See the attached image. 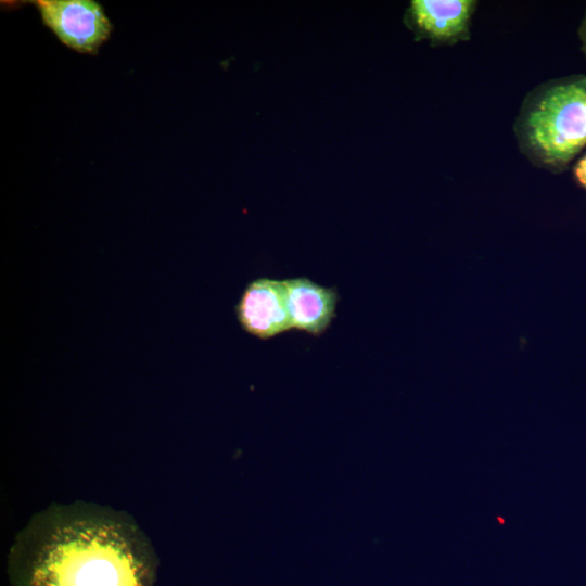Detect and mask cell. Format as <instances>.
<instances>
[{
	"mask_svg": "<svg viewBox=\"0 0 586 586\" xmlns=\"http://www.w3.org/2000/svg\"><path fill=\"white\" fill-rule=\"evenodd\" d=\"M474 0H413L407 22L421 38L434 46H454L470 39Z\"/></svg>",
	"mask_w": 586,
	"mask_h": 586,
	"instance_id": "obj_5",
	"label": "cell"
},
{
	"mask_svg": "<svg viewBox=\"0 0 586 586\" xmlns=\"http://www.w3.org/2000/svg\"><path fill=\"white\" fill-rule=\"evenodd\" d=\"M292 330L322 335L336 317L337 289L324 286L307 277L283 279Z\"/></svg>",
	"mask_w": 586,
	"mask_h": 586,
	"instance_id": "obj_6",
	"label": "cell"
},
{
	"mask_svg": "<svg viewBox=\"0 0 586 586\" xmlns=\"http://www.w3.org/2000/svg\"><path fill=\"white\" fill-rule=\"evenodd\" d=\"M513 131L520 152L535 167L564 171L586 146V75L553 78L533 88Z\"/></svg>",
	"mask_w": 586,
	"mask_h": 586,
	"instance_id": "obj_2",
	"label": "cell"
},
{
	"mask_svg": "<svg viewBox=\"0 0 586 586\" xmlns=\"http://www.w3.org/2000/svg\"><path fill=\"white\" fill-rule=\"evenodd\" d=\"M43 24L66 47L95 54L110 38L112 24L93 0H37L33 2Z\"/></svg>",
	"mask_w": 586,
	"mask_h": 586,
	"instance_id": "obj_3",
	"label": "cell"
},
{
	"mask_svg": "<svg viewBox=\"0 0 586 586\" xmlns=\"http://www.w3.org/2000/svg\"><path fill=\"white\" fill-rule=\"evenodd\" d=\"M577 35L581 42V50L586 58V10L581 20V23L577 29Z\"/></svg>",
	"mask_w": 586,
	"mask_h": 586,
	"instance_id": "obj_8",
	"label": "cell"
},
{
	"mask_svg": "<svg viewBox=\"0 0 586 586\" xmlns=\"http://www.w3.org/2000/svg\"><path fill=\"white\" fill-rule=\"evenodd\" d=\"M33 560L31 586H142V562L114 525H62Z\"/></svg>",
	"mask_w": 586,
	"mask_h": 586,
	"instance_id": "obj_1",
	"label": "cell"
},
{
	"mask_svg": "<svg viewBox=\"0 0 586 586\" xmlns=\"http://www.w3.org/2000/svg\"><path fill=\"white\" fill-rule=\"evenodd\" d=\"M574 176L577 182L586 189V154L576 163Z\"/></svg>",
	"mask_w": 586,
	"mask_h": 586,
	"instance_id": "obj_7",
	"label": "cell"
},
{
	"mask_svg": "<svg viewBox=\"0 0 586 586\" xmlns=\"http://www.w3.org/2000/svg\"><path fill=\"white\" fill-rule=\"evenodd\" d=\"M241 328L259 340L292 330L283 280L259 277L249 282L235 307Z\"/></svg>",
	"mask_w": 586,
	"mask_h": 586,
	"instance_id": "obj_4",
	"label": "cell"
}]
</instances>
